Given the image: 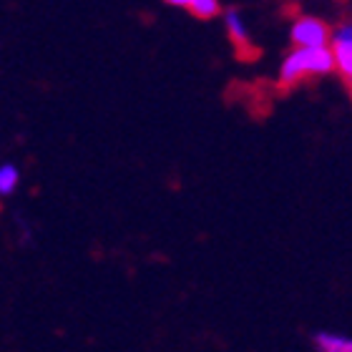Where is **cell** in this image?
Returning <instances> with one entry per match:
<instances>
[{
	"mask_svg": "<svg viewBox=\"0 0 352 352\" xmlns=\"http://www.w3.org/2000/svg\"><path fill=\"white\" fill-rule=\"evenodd\" d=\"M335 68V56L330 48H297L287 56L279 81L282 86H294L309 74H330Z\"/></svg>",
	"mask_w": 352,
	"mask_h": 352,
	"instance_id": "1",
	"label": "cell"
},
{
	"mask_svg": "<svg viewBox=\"0 0 352 352\" xmlns=\"http://www.w3.org/2000/svg\"><path fill=\"white\" fill-rule=\"evenodd\" d=\"M330 28L317 18H300L292 25V41L297 48H324Z\"/></svg>",
	"mask_w": 352,
	"mask_h": 352,
	"instance_id": "2",
	"label": "cell"
},
{
	"mask_svg": "<svg viewBox=\"0 0 352 352\" xmlns=\"http://www.w3.org/2000/svg\"><path fill=\"white\" fill-rule=\"evenodd\" d=\"M312 342H315L317 352H352V338L338 335V332H315Z\"/></svg>",
	"mask_w": 352,
	"mask_h": 352,
	"instance_id": "3",
	"label": "cell"
},
{
	"mask_svg": "<svg viewBox=\"0 0 352 352\" xmlns=\"http://www.w3.org/2000/svg\"><path fill=\"white\" fill-rule=\"evenodd\" d=\"M227 30H229L232 43H234L239 51L250 48V53H254V48L250 45V36H247V30H244V25H242V18H239V13H236V10H229V13H227Z\"/></svg>",
	"mask_w": 352,
	"mask_h": 352,
	"instance_id": "4",
	"label": "cell"
},
{
	"mask_svg": "<svg viewBox=\"0 0 352 352\" xmlns=\"http://www.w3.org/2000/svg\"><path fill=\"white\" fill-rule=\"evenodd\" d=\"M332 56H335V66L340 68V74L352 83V43H347V41H335Z\"/></svg>",
	"mask_w": 352,
	"mask_h": 352,
	"instance_id": "5",
	"label": "cell"
},
{
	"mask_svg": "<svg viewBox=\"0 0 352 352\" xmlns=\"http://www.w3.org/2000/svg\"><path fill=\"white\" fill-rule=\"evenodd\" d=\"M18 169H15L13 164H3L0 166V197H8V194H13L15 186H18Z\"/></svg>",
	"mask_w": 352,
	"mask_h": 352,
	"instance_id": "6",
	"label": "cell"
},
{
	"mask_svg": "<svg viewBox=\"0 0 352 352\" xmlns=\"http://www.w3.org/2000/svg\"><path fill=\"white\" fill-rule=\"evenodd\" d=\"M189 10L197 18H201V21H209V18H214V15L219 13V3L217 0H191Z\"/></svg>",
	"mask_w": 352,
	"mask_h": 352,
	"instance_id": "7",
	"label": "cell"
},
{
	"mask_svg": "<svg viewBox=\"0 0 352 352\" xmlns=\"http://www.w3.org/2000/svg\"><path fill=\"white\" fill-rule=\"evenodd\" d=\"M332 41H347V43H352V23L340 25V28L335 30V38H332Z\"/></svg>",
	"mask_w": 352,
	"mask_h": 352,
	"instance_id": "8",
	"label": "cell"
},
{
	"mask_svg": "<svg viewBox=\"0 0 352 352\" xmlns=\"http://www.w3.org/2000/svg\"><path fill=\"white\" fill-rule=\"evenodd\" d=\"M166 3H171V6H184V8H189L191 0H166Z\"/></svg>",
	"mask_w": 352,
	"mask_h": 352,
	"instance_id": "9",
	"label": "cell"
},
{
	"mask_svg": "<svg viewBox=\"0 0 352 352\" xmlns=\"http://www.w3.org/2000/svg\"><path fill=\"white\" fill-rule=\"evenodd\" d=\"M350 94H352V86H350Z\"/></svg>",
	"mask_w": 352,
	"mask_h": 352,
	"instance_id": "10",
	"label": "cell"
}]
</instances>
